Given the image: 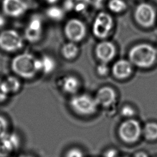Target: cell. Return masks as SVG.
I'll return each mask as SVG.
<instances>
[{"label":"cell","mask_w":157,"mask_h":157,"mask_svg":"<svg viewBox=\"0 0 157 157\" xmlns=\"http://www.w3.org/2000/svg\"><path fill=\"white\" fill-rule=\"evenodd\" d=\"M128 58L132 65L139 68H148L157 58V50L148 43H139L132 46L128 52Z\"/></svg>","instance_id":"6da1fadb"},{"label":"cell","mask_w":157,"mask_h":157,"mask_svg":"<svg viewBox=\"0 0 157 157\" xmlns=\"http://www.w3.org/2000/svg\"><path fill=\"white\" fill-rule=\"evenodd\" d=\"M37 58L31 53L24 52L15 56L11 61V69L18 77L31 79L38 72L36 67Z\"/></svg>","instance_id":"7a4b0ae2"},{"label":"cell","mask_w":157,"mask_h":157,"mask_svg":"<svg viewBox=\"0 0 157 157\" xmlns=\"http://www.w3.org/2000/svg\"><path fill=\"white\" fill-rule=\"evenodd\" d=\"M69 105L72 110L82 116L95 113L99 107L94 98L86 94L74 95L70 99Z\"/></svg>","instance_id":"3957f363"},{"label":"cell","mask_w":157,"mask_h":157,"mask_svg":"<svg viewBox=\"0 0 157 157\" xmlns=\"http://www.w3.org/2000/svg\"><path fill=\"white\" fill-rule=\"evenodd\" d=\"M118 133L122 141L132 144L137 142L142 135V128L137 120L128 118L120 124Z\"/></svg>","instance_id":"277c9868"},{"label":"cell","mask_w":157,"mask_h":157,"mask_svg":"<svg viewBox=\"0 0 157 157\" xmlns=\"http://www.w3.org/2000/svg\"><path fill=\"white\" fill-rule=\"evenodd\" d=\"M114 25L111 15L105 12H100L94 17L92 24V33L99 39H105L110 34Z\"/></svg>","instance_id":"5b68a950"},{"label":"cell","mask_w":157,"mask_h":157,"mask_svg":"<svg viewBox=\"0 0 157 157\" xmlns=\"http://www.w3.org/2000/svg\"><path fill=\"white\" fill-rule=\"evenodd\" d=\"M24 39L22 36L14 29H8L0 33V48L7 53L20 50L23 46Z\"/></svg>","instance_id":"8992f818"},{"label":"cell","mask_w":157,"mask_h":157,"mask_svg":"<svg viewBox=\"0 0 157 157\" xmlns=\"http://www.w3.org/2000/svg\"><path fill=\"white\" fill-rule=\"evenodd\" d=\"M134 18L139 26L148 28L155 23L156 12L151 5L147 2H141L135 8Z\"/></svg>","instance_id":"52a82bcc"},{"label":"cell","mask_w":157,"mask_h":157,"mask_svg":"<svg viewBox=\"0 0 157 157\" xmlns=\"http://www.w3.org/2000/svg\"><path fill=\"white\" fill-rule=\"evenodd\" d=\"M64 34L69 41L78 42L82 40L86 34L85 23L78 18H71L67 21L63 28Z\"/></svg>","instance_id":"ba28073f"},{"label":"cell","mask_w":157,"mask_h":157,"mask_svg":"<svg viewBox=\"0 0 157 157\" xmlns=\"http://www.w3.org/2000/svg\"><path fill=\"white\" fill-rule=\"evenodd\" d=\"M21 137L15 131H10L0 140V157H10L21 147Z\"/></svg>","instance_id":"9c48e42d"},{"label":"cell","mask_w":157,"mask_h":157,"mask_svg":"<svg viewBox=\"0 0 157 157\" xmlns=\"http://www.w3.org/2000/svg\"><path fill=\"white\" fill-rule=\"evenodd\" d=\"M42 33L43 21L42 18L38 15L33 16L25 29V39L30 43H36L40 40Z\"/></svg>","instance_id":"30bf717a"},{"label":"cell","mask_w":157,"mask_h":157,"mask_svg":"<svg viewBox=\"0 0 157 157\" xmlns=\"http://www.w3.org/2000/svg\"><path fill=\"white\" fill-rule=\"evenodd\" d=\"M2 10L4 13L12 18H18L24 15L28 6L24 0H2Z\"/></svg>","instance_id":"8fae6325"},{"label":"cell","mask_w":157,"mask_h":157,"mask_svg":"<svg viewBox=\"0 0 157 157\" xmlns=\"http://www.w3.org/2000/svg\"><path fill=\"white\" fill-rule=\"evenodd\" d=\"M94 54L100 62L108 63L116 55L115 45L110 41L103 40L96 44Z\"/></svg>","instance_id":"7c38bea8"},{"label":"cell","mask_w":157,"mask_h":157,"mask_svg":"<svg viewBox=\"0 0 157 157\" xmlns=\"http://www.w3.org/2000/svg\"><path fill=\"white\" fill-rule=\"evenodd\" d=\"M117 93L115 90L109 86L99 88L95 94L94 99L98 105L104 108L112 107L117 101Z\"/></svg>","instance_id":"4fadbf2b"},{"label":"cell","mask_w":157,"mask_h":157,"mask_svg":"<svg viewBox=\"0 0 157 157\" xmlns=\"http://www.w3.org/2000/svg\"><path fill=\"white\" fill-rule=\"evenodd\" d=\"M132 64L129 60L120 59L116 61L112 65L111 72L113 76L119 80L128 78L132 72Z\"/></svg>","instance_id":"5bb4252c"},{"label":"cell","mask_w":157,"mask_h":157,"mask_svg":"<svg viewBox=\"0 0 157 157\" xmlns=\"http://www.w3.org/2000/svg\"><path fill=\"white\" fill-rule=\"evenodd\" d=\"M61 89L69 94H75L80 88V82L74 75H66L61 77L58 81Z\"/></svg>","instance_id":"9a60e30c"},{"label":"cell","mask_w":157,"mask_h":157,"mask_svg":"<svg viewBox=\"0 0 157 157\" xmlns=\"http://www.w3.org/2000/svg\"><path fill=\"white\" fill-rule=\"evenodd\" d=\"M2 83L5 91L9 96L16 94L21 88V83L16 76H7L4 80H2Z\"/></svg>","instance_id":"2e32d148"},{"label":"cell","mask_w":157,"mask_h":157,"mask_svg":"<svg viewBox=\"0 0 157 157\" xmlns=\"http://www.w3.org/2000/svg\"><path fill=\"white\" fill-rule=\"evenodd\" d=\"M63 6L67 11L82 13L86 10L89 5L86 0H64Z\"/></svg>","instance_id":"e0dca14e"},{"label":"cell","mask_w":157,"mask_h":157,"mask_svg":"<svg viewBox=\"0 0 157 157\" xmlns=\"http://www.w3.org/2000/svg\"><path fill=\"white\" fill-rule=\"evenodd\" d=\"M79 48L75 42L69 41L64 43L61 47V54L64 58L71 60L76 58Z\"/></svg>","instance_id":"ac0fdd59"},{"label":"cell","mask_w":157,"mask_h":157,"mask_svg":"<svg viewBox=\"0 0 157 157\" xmlns=\"http://www.w3.org/2000/svg\"><path fill=\"white\" fill-rule=\"evenodd\" d=\"M142 135L148 141H155L157 140V123L149 121L142 128Z\"/></svg>","instance_id":"d6986e66"},{"label":"cell","mask_w":157,"mask_h":157,"mask_svg":"<svg viewBox=\"0 0 157 157\" xmlns=\"http://www.w3.org/2000/svg\"><path fill=\"white\" fill-rule=\"evenodd\" d=\"M39 59L40 62V72L45 74H49L55 70L56 62L52 56L45 55Z\"/></svg>","instance_id":"ffe728a7"},{"label":"cell","mask_w":157,"mask_h":157,"mask_svg":"<svg viewBox=\"0 0 157 157\" xmlns=\"http://www.w3.org/2000/svg\"><path fill=\"white\" fill-rule=\"evenodd\" d=\"M107 6L111 12L115 13H121L127 8V4L124 0H109Z\"/></svg>","instance_id":"44dd1931"},{"label":"cell","mask_w":157,"mask_h":157,"mask_svg":"<svg viewBox=\"0 0 157 157\" xmlns=\"http://www.w3.org/2000/svg\"><path fill=\"white\" fill-rule=\"evenodd\" d=\"M64 11L62 9L57 6H51L46 10L47 16L51 20L59 21L64 17Z\"/></svg>","instance_id":"7402d4cb"},{"label":"cell","mask_w":157,"mask_h":157,"mask_svg":"<svg viewBox=\"0 0 157 157\" xmlns=\"http://www.w3.org/2000/svg\"><path fill=\"white\" fill-rule=\"evenodd\" d=\"M9 129V120L5 116L0 114V140L10 132Z\"/></svg>","instance_id":"603a6c76"},{"label":"cell","mask_w":157,"mask_h":157,"mask_svg":"<svg viewBox=\"0 0 157 157\" xmlns=\"http://www.w3.org/2000/svg\"><path fill=\"white\" fill-rule=\"evenodd\" d=\"M120 113L123 117H125L127 119L132 118L136 114V110L131 105H125L121 107Z\"/></svg>","instance_id":"cb8c5ba5"},{"label":"cell","mask_w":157,"mask_h":157,"mask_svg":"<svg viewBox=\"0 0 157 157\" xmlns=\"http://www.w3.org/2000/svg\"><path fill=\"white\" fill-rule=\"evenodd\" d=\"M108 63L100 62V63L96 67V72L100 76H105L109 72V67L108 66Z\"/></svg>","instance_id":"d4e9b609"},{"label":"cell","mask_w":157,"mask_h":157,"mask_svg":"<svg viewBox=\"0 0 157 157\" xmlns=\"http://www.w3.org/2000/svg\"><path fill=\"white\" fill-rule=\"evenodd\" d=\"M64 157H85V155L80 149L71 148L66 152Z\"/></svg>","instance_id":"484cf974"},{"label":"cell","mask_w":157,"mask_h":157,"mask_svg":"<svg viewBox=\"0 0 157 157\" xmlns=\"http://www.w3.org/2000/svg\"><path fill=\"white\" fill-rule=\"evenodd\" d=\"M118 152L113 148H109L105 150L103 153V157H118Z\"/></svg>","instance_id":"4316f807"},{"label":"cell","mask_w":157,"mask_h":157,"mask_svg":"<svg viewBox=\"0 0 157 157\" xmlns=\"http://www.w3.org/2000/svg\"><path fill=\"white\" fill-rule=\"evenodd\" d=\"M9 96L3 88L2 80H0V104L5 102L8 99Z\"/></svg>","instance_id":"83f0119b"},{"label":"cell","mask_w":157,"mask_h":157,"mask_svg":"<svg viewBox=\"0 0 157 157\" xmlns=\"http://www.w3.org/2000/svg\"><path fill=\"white\" fill-rule=\"evenodd\" d=\"M89 6H92L95 9L101 8L104 0H86Z\"/></svg>","instance_id":"f1b7e54d"},{"label":"cell","mask_w":157,"mask_h":157,"mask_svg":"<svg viewBox=\"0 0 157 157\" xmlns=\"http://www.w3.org/2000/svg\"><path fill=\"white\" fill-rule=\"evenodd\" d=\"M133 157H148V155L147 153L142 151H140L136 152L134 155Z\"/></svg>","instance_id":"f546056e"},{"label":"cell","mask_w":157,"mask_h":157,"mask_svg":"<svg viewBox=\"0 0 157 157\" xmlns=\"http://www.w3.org/2000/svg\"><path fill=\"white\" fill-rule=\"evenodd\" d=\"M6 24V19L1 14H0V29L2 28Z\"/></svg>","instance_id":"4dcf8cb0"},{"label":"cell","mask_w":157,"mask_h":157,"mask_svg":"<svg viewBox=\"0 0 157 157\" xmlns=\"http://www.w3.org/2000/svg\"><path fill=\"white\" fill-rule=\"evenodd\" d=\"M44 1L49 4H54V3H56L58 0H44Z\"/></svg>","instance_id":"1f68e13d"},{"label":"cell","mask_w":157,"mask_h":157,"mask_svg":"<svg viewBox=\"0 0 157 157\" xmlns=\"http://www.w3.org/2000/svg\"><path fill=\"white\" fill-rule=\"evenodd\" d=\"M18 157H34V156L31 155H29V154H21L20 156H18Z\"/></svg>","instance_id":"d6a6232c"},{"label":"cell","mask_w":157,"mask_h":157,"mask_svg":"<svg viewBox=\"0 0 157 157\" xmlns=\"http://www.w3.org/2000/svg\"><path fill=\"white\" fill-rule=\"evenodd\" d=\"M118 157H128V156H118Z\"/></svg>","instance_id":"836d02e7"},{"label":"cell","mask_w":157,"mask_h":157,"mask_svg":"<svg viewBox=\"0 0 157 157\" xmlns=\"http://www.w3.org/2000/svg\"><path fill=\"white\" fill-rule=\"evenodd\" d=\"M10 157H13V156H10Z\"/></svg>","instance_id":"e575fe53"}]
</instances>
